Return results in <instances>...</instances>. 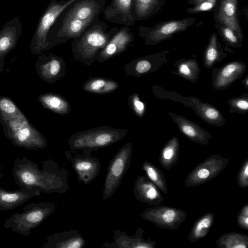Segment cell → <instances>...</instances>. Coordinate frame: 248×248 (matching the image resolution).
Instances as JSON below:
<instances>
[{"label":"cell","mask_w":248,"mask_h":248,"mask_svg":"<svg viewBox=\"0 0 248 248\" xmlns=\"http://www.w3.org/2000/svg\"><path fill=\"white\" fill-rule=\"evenodd\" d=\"M229 160L218 155H210L189 172L185 181L186 186H199L215 178L226 167Z\"/></svg>","instance_id":"7c38bea8"},{"label":"cell","mask_w":248,"mask_h":248,"mask_svg":"<svg viewBox=\"0 0 248 248\" xmlns=\"http://www.w3.org/2000/svg\"><path fill=\"white\" fill-rule=\"evenodd\" d=\"M195 22V18L188 17L162 21L151 27L140 26L139 34L145 39L146 45L155 46L172 38L177 33L186 31Z\"/></svg>","instance_id":"30bf717a"},{"label":"cell","mask_w":248,"mask_h":248,"mask_svg":"<svg viewBox=\"0 0 248 248\" xmlns=\"http://www.w3.org/2000/svg\"><path fill=\"white\" fill-rule=\"evenodd\" d=\"M214 26L217 30L218 33L222 40L226 43L227 47L241 48L242 42L233 31L230 28L220 24L215 23Z\"/></svg>","instance_id":"d590c367"},{"label":"cell","mask_w":248,"mask_h":248,"mask_svg":"<svg viewBox=\"0 0 248 248\" xmlns=\"http://www.w3.org/2000/svg\"><path fill=\"white\" fill-rule=\"evenodd\" d=\"M246 69V63L240 61H233L219 68H213L212 72L213 88L218 91L228 89L232 83L242 77Z\"/></svg>","instance_id":"2e32d148"},{"label":"cell","mask_w":248,"mask_h":248,"mask_svg":"<svg viewBox=\"0 0 248 248\" xmlns=\"http://www.w3.org/2000/svg\"><path fill=\"white\" fill-rule=\"evenodd\" d=\"M38 99L44 108L55 113L66 115L71 112L69 101L61 94L47 93L39 95Z\"/></svg>","instance_id":"83f0119b"},{"label":"cell","mask_w":248,"mask_h":248,"mask_svg":"<svg viewBox=\"0 0 248 248\" xmlns=\"http://www.w3.org/2000/svg\"><path fill=\"white\" fill-rule=\"evenodd\" d=\"M238 1V0H217L212 11L216 23L230 28L243 41L244 37L239 21Z\"/></svg>","instance_id":"4fadbf2b"},{"label":"cell","mask_w":248,"mask_h":248,"mask_svg":"<svg viewBox=\"0 0 248 248\" xmlns=\"http://www.w3.org/2000/svg\"><path fill=\"white\" fill-rule=\"evenodd\" d=\"M152 92L158 98L179 102L185 106L191 108L197 115L210 125L222 127L226 123L225 118L218 109L209 103L203 102L199 98L182 96L175 92L166 91L157 85L153 87Z\"/></svg>","instance_id":"52a82bcc"},{"label":"cell","mask_w":248,"mask_h":248,"mask_svg":"<svg viewBox=\"0 0 248 248\" xmlns=\"http://www.w3.org/2000/svg\"><path fill=\"white\" fill-rule=\"evenodd\" d=\"M226 51L233 52L229 47H223L218 39L217 33H212L203 52V66L208 69L212 68L227 57Z\"/></svg>","instance_id":"484cf974"},{"label":"cell","mask_w":248,"mask_h":248,"mask_svg":"<svg viewBox=\"0 0 248 248\" xmlns=\"http://www.w3.org/2000/svg\"><path fill=\"white\" fill-rule=\"evenodd\" d=\"M102 246L106 248H118L116 244L115 243H108V242H105L103 243Z\"/></svg>","instance_id":"b9f144b4"},{"label":"cell","mask_w":248,"mask_h":248,"mask_svg":"<svg viewBox=\"0 0 248 248\" xmlns=\"http://www.w3.org/2000/svg\"><path fill=\"white\" fill-rule=\"evenodd\" d=\"M214 221V214L208 212L195 220L188 236V240L191 242H196L205 237L209 233Z\"/></svg>","instance_id":"1f68e13d"},{"label":"cell","mask_w":248,"mask_h":248,"mask_svg":"<svg viewBox=\"0 0 248 248\" xmlns=\"http://www.w3.org/2000/svg\"><path fill=\"white\" fill-rule=\"evenodd\" d=\"M130 27L124 26L118 30L100 52L97 61L101 63L125 51L134 41Z\"/></svg>","instance_id":"ffe728a7"},{"label":"cell","mask_w":248,"mask_h":248,"mask_svg":"<svg viewBox=\"0 0 248 248\" xmlns=\"http://www.w3.org/2000/svg\"><path fill=\"white\" fill-rule=\"evenodd\" d=\"M236 222L243 230H248V204H245L241 209L236 217Z\"/></svg>","instance_id":"60d3db41"},{"label":"cell","mask_w":248,"mask_h":248,"mask_svg":"<svg viewBox=\"0 0 248 248\" xmlns=\"http://www.w3.org/2000/svg\"><path fill=\"white\" fill-rule=\"evenodd\" d=\"M16 104L9 98L0 97V122L24 116Z\"/></svg>","instance_id":"e575fe53"},{"label":"cell","mask_w":248,"mask_h":248,"mask_svg":"<svg viewBox=\"0 0 248 248\" xmlns=\"http://www.w3.org/2000/svg\"><path fill=\"white\" fill-rule=\"evenodd\" d=\"M5 136L17 147L27 150L43 149L47 140L29 122L24 116L1 123Z\"/></svg>","instance_id":"8992f818"},{"label":"cell","mask_w":248,"mask_h":248,"mask_svg":"<svg viewBox=\"0 0 248 248\" xmlns=\"http://www.w3.org/2000/svg\"><path fill=\"white\" fill-rule=\"evenodd\" d=\"M3 173L1 172L0 173V179L2 178V177L3 176Z\"/></svg>","instance_id":"f6af8a7d"},{"label":"cell","mask_w":248,"mask_h":248,"mask_svg":"<svg viewBox=\"0 0 248 248\" xmlns=\"http://www.w3.org/2000/svg\"><path fill=\"white\" fill-rule=\"evenodd\" d=\"M173 65L175 71L172 74L179 76L189 81L196 83L198 80L201 69L197 60L194 59L182 58L177 60Z\"/></svg>","instance_id":"f1b7e54d"},{"label":"cell","mask_w":248,"mask_h":248,"mask_svg":"<svg viewBox=\"0 0 248 248\" xmlns=\"http://www.w3.org/2000/svg\"><path fill=\"white\" fill-rule=\"evenodd\" d=\"M230 107V113H237L246 114L248 111V94L243 93L240 96L230 98L227 101Z\"/></svg>","instance_id":"8d00e7d4"},{"label":"cell","mask_w":248,"mask_h":248,"mask_svg":"<svg viewBox=\"0 0 248 248\" xmlns=\"http://www.w3.org/2000/svg\"><path fill=\"white\" fill-rule=\"evenodd\" d=\"M43 169L26 157L14 160L12 175L21 189L45 193L63 194L69 190L68 173L51 159L43 162Z\"/></svg>","instance_id":"6da1fadb"},{"label":"cell","mask_w":248,"mask_h":248,"mask_svg":"<svg viewBox=\"0 0 248 248\" xmlns=\"http://www.w3.org/2000/svg\"><path fill=\"white\" fill-rule=\"evenodd\" d=\"M170 49L141 57L126 63L124 70L126 76L137 78L153 73L168 62Z\"/></svg>","instance_id":"5bb4252c"},{"label":"cell","mask_w":248,"mask_h":248,"mask_svg":"<svg viewBox=\"0 0 248 248\" xmlns=\"http://www.w3.org/2000/svg\"><path fill=\"white\" fill-rule=\"evenodd\" d=\"M107 28L106 23L98 18L80 36L73 39L71 46L74 59L87 65L96 61L118 30L113 27L107 31Z\"/></svg>","instance_id":"3957f363"},{"label":"cell","mask_w":248,"mask_h":248,"mask_svg":"<svg viewBox=\"0 0 248 248\" xmlns=\"http://www.w3.org/2000/svg\"><path fill=\"white\" fill-rule=\"evenodd\" d=\"M128 130L104 125L77 132L71 135L68 145L72 150H81L92 154L121 140Z\"/></svg>","instance_id":"277c9868"},{"label":"cell","mask_w":248,"mask_h":248,"mask_svg":"<svg viewBox=\"0 0 248 248\" xmlns=\"http://www.w3.org/2000/svg\"><path fill=\"white\" fill-rule=\"evenodd\" d=\"M205 0H189L187 1L188 4L195 5Z\"/></svg>","instance_id":"7bdbcfd3"},{"label":"cell","mask_w":248,"mask_h":248,"mask_svg":"<svg viewBox=\"0 0 248 248\" xmlns=\"http://www.w3.org/2000/svg\"><path fill=\"white\" fill-rule=\"evenodd\" d=\"M118 88L119 84L117 81L102 77H90L83 86L85 91L98 94L109 93Z\"/></svg>","instance_id":"4dcf8cb0"},{"label":"cell","mask_w":248,"mask_h":248,"mask_svg":"<svg viewBox=\"0 0 248 248\" xmlns=\"http://www.w3.org/2000/svg\"><path fill=\"white\" fill-rule=\"evenodd\" d=\"M168 114L177 125L181 133L188 139L204 145L208 143L212 136L208 131L184 116L171 112H169Z\"/></svg>","instance_id":"44dd1931"},{"label":"cell","mask_w":248,"mask_h":248,"mask_svg":"<svg viewBox=\"0 0 248 248\" xmlns=\"http://www.w3.org/2000/svg\"><path fill=\"white\" fill-rule=\"evenodd\" d=\"M40 194L41 192L37 190L21 188L9 191L0 186V212L12 210Z\"/></svg>","instance_id":"cb8c5ba5"},{"label":"cell","mask_w":248,"mask_h":248,"mask_svg":"<svg viewBox=\"0 0 248 248\" xmlns=\"http://www.w3.org/2000/svg\"><path fill=\"white\" fill-rule=\"evenodd\" d=\"M78 0H51L40 16L30 42V47L34 54L47 50L49 31L58 17L68 7Z\"/></svg>","instance_id":"ba28073f"},{"label":"cell","mask_w":248,"mask_h":248,"mask_svg":"<svg viewBox=\"0 0 248 248\" xmlns=\"http://www.w3.org/2000/svg\"><path fill=\"white\" fill-rule=\"evenodd\" d=\"M39 77L49 83H54L66 73V63L61 57L51 53L40 55L35 63Z\"/></svg>","instance_id":"9a60e30c"},{"label":"cell","mask_w":248,"mask_h":248,"mask_svg":"<svg viewBox=\"0 0 248 248\" xmlns=\"http://www.w3.org/2000/svg\"><path fill=\"white\" fill-rule=\"evenodd\" d=\"M236 180L240 187L245 188L248 187V159H246L242 163Z\"/></svg>","instance_id":"ab89813d"},{"label":"cell","mask_w":248,"mask_h":248,"mask_svg":"<svg viewBox=\"0 0 248 248\" xmlns=\"http://www.w3.org/2000/svg\"><path fill=\"white\" fill-rule=\"evenodd\" d=\"M22 31L18 16L7 21L0 30V72L2 70L6 55L15 47Z\"/></svg>","instance_id":"ac0fdd59"},{"label":"cell","mask_w":248,"mask_h":248,"mask_svg":"<svg viewBox=\"0 0 248 248\" xmlns=\"http://www.w3.org/2000/svg\"><path fill=\"white\" fill-rule=\"evenodd\" d=\"M128 105L138 117H142L146 111V104L141 100L137 93L130 95L128 98Z\"/></svg>","instance_id":"74e56055"},{"label":"cell","mask_w":248,"mask_h":248,"mask_svg":"<svg viewBox=\"0 0 248 248\" xmlns=\"http://www.w3.org/2000/svg\"><path fill=\"white\" fill-rule=\"evenodd\" d=\"M241 82L246 89H248V76H247L242 80H241Z\"/></svg>","instance_id":"ee69618b"},{"label":"cell","mask_w":248,"mask_h":248,"mask_svg":"<svg viewBox=\"0 0 248 248\" xmlns=\"http://www.w3.org/2000/svg\"><path fill=\"white\" fill-rule=\"evenodd\" d=\"M55 209V204L51 202L29 203L23 208V212L15 213L7 218L4 227L15 233L27 236L52 215Z\"/></svg>","instance_id":"5b68a950"},{"label":"cell","mask_w":248,"mask_h":248,"mask_svg":"<svg viewBox=\"0 0 248 248\" xmlns=\"http://www.w3.org/2000/svg\"><path fill=\"white\" fill-rule=\"evenodd\" d=\"M67 158L72 163L79 183L88 185L98 175L101 169L100 162L97 158L92 156L91 153L82 152V154Z\"/></svg>","instance_id":"e0dca14e"},{"label":"cell","mask_w":248,"mask_h":248,"mask_svg":"<svg viewBox=\"0 0 248 248\" xmlns=\"http://www.w3.org/2000/svg\"><path fill=\"white\" fill-rule=\"evenodd\" d=\"M1 163L0 162V173H1Z\"/></svg>","instance_id":"bcb514c9"},{"label":"cell","mask_w":248,"mask_h":248,"mask_svg":"<svg viewBox=\"0 0 248 248\" xmlns=\"http://www.w3.org/2000/svg\"><path fill=\"white\" fill-rule=\"evenodd\" d=\"M133 0H112L103 10L104 19L111 23L130 27L136 22L133 17Z\"/></svg>","instance_id":"d6986e66"},{"label":"cell","mask_w":248,"mask_h":248,"mask_svg":"<svg viewBox=\"0 0 248 248\" xmlns=\"http://www.w3.org/2000/svg\"><path fill=\"white\" fill-rule=\"evenodd\" d=\"M218 248H247L248 235L237 232H227L216 241Z\"/></svg>","instance_id":"d6a6232c"},{"label":"cell","mask_w":248,"mask_h":248,"mask_svg":"<svg viewBox=\"0 0 248 248\" xmlns=\"http://www.w3.org/2000/svg\"><path fill=\"white\" fill-rule=\"evenodd\" d=\"M187 0L188 1V0Z\"/></svg>","instance_id":"7dc6e473"},{"label":"cell","mask_w":248,"mask_h":248,"mask_svg":"<svg viewBox=\"0 0 248 248\" xmlns=\"http://www.w3.org/2000/svg\"><path fill=\"white\" fill-rule=\"evenodd\" d=\"M217 0H205L186 9L187 13L193 14L203 12L212 11L215 8Z\"/></svg>","instance_id":"f35d334b"},{"label":"cell","mask_w":248,"mask_h":248,"mask_svg":"<svg viewBox=\"0 0 248 248\" xmlns=\"http://www.w3.org/2000/svg\"><path fill=\"white\" fill-rule=\"evenodd\" d=\"M107 0H78L64 10L50 29L47 50L80 36L97 18Z\"/></svg>","instance_id":"7a4b0ae2"},{"label":"cell","mask_w":248,"mask_h":248,"mask_svg":"<svg viewBox=\"0 0 248 248\" xmlns=\"http://www.w3.org/2000/svg\"><path fill=\"white\" fill-rule=\"evenodd\" d=\"M186 215L182 209L159 204L149 207L140 214L143 219L170 230L177 229L185 221Z\"/></svg>","instance_id":"8fae6325"},{"label":"cell","mask_w":248,"mask_h":248,"mask_svg":"<svg viewBox=\"0 0 248 248\" xmlns=\"http://www.w3.org/2000/svg\"><path fill=\"white\" fill-rule=\"evenodd\" d=\"M144 230L138 228L133 236H129L120 230L113 232V240L118 248H154L156 243L150 239L143 238Z\"/></svg>","instance_id":"d4e9b609"},{"label":"cell","mask_w":248,"mask_h":248,"mask_svg":"<svg viewBox=\"0 0 248 248\" xmlns=\"http://www.w3.org/2000/svg\"><path fill=\"white\" fill-rule=\"evenodd\" d=\"M133 193L138 201L150 205L156 206L163 201L160 190L145 176L140 175L137 178Z\"/></svg>","instance_id":"7402d4cb"},{"label":"cell","mask_w":248,"mask_h":248,"mask_svg":"<svg viewBox=\"0 0 248 248\" xmlns=\"http://www.w3.org/2000/svg\"><path fill=\"white\" fill-rule=\"evenodd\" d=\"M141 168L145 172L146 177L163 193L167 194L168 188L167 181L161 170L147 161H144Z\"/></svg>","instance_id":"836d02e7"},{"label":"cell","mask_w":248,"mask_h":248,"mask_svg":"<svg viewBox=\"0 0 248 248\" xmlns=\"http://www.w3.org/2000/svg\"><path fill=\"white\" fill-rule=\"evenodd\" d=\"M165 0H133V17L135 21L145 20L159 12Z\"/></svg>","instance_id":"4316f807"},{"label":"cell","mask_w":248,"mask_h":248,"mask_svg":"<svg viewBox=\"0 0 248 248\" xmlns=\"http://www.w3.org/2000/svg\"><path fill=\"white\" fill-rule=\"evenodd\" d=\"M86 240L76 230L55 232L47 237L42 248H83Z\"/></svg>","instance_id":"603a6c76"},{"label":"cell","mask_w":248,"mask_h":248,"mask_svg":"<svg viewBox=\"0 0 248 248\" xmlns=\"http://www.w3.org/2000/svg\"><path fill=\"white\" fill-rule=\"evenodd\" d=\"M132 154V144L127 142L120 148L110 161L104 182L102 200L111 198L120 186L124 175L130 167Z\"/></svg>","instance_id":"9c48e42d"},{"label":"cell","mask_w":248,"mask_h":248,"mask_svg":"<svg viewBox=\"0 0 248 248\" xmlns=\"http://www.w3.org/2000/svg\"><path fill=\"white\" fill-rule=\"evenodd\" d=\"M179 151L178 138L173 137L167 141L160 151L159 161L161 166L166 170H170L177 163Z\"/></svg>","instance_id":"f546056e"}]
</instances>
